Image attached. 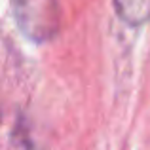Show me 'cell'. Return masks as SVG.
<instances>
[{
  "label": "cell",
  "instance_id": "6da1fadb",
  "mask_svg": "<svg viewBox=\"0 0 150 150\" xmlns=\"http://www.w3.org/2000/svg\"><path fill=\"white\" fill-rule=\"evenodd\" d=\"M17 27L34 42H46L59 29L57 0H11Z\"/></svg>",
  "mask_w": 150,
  "mask_h": 150
},
{
  "label": "cell",
  "instance_id": "7a4b0ae2",
  "mask_svg": "<svg viewBox=\"0 0 150 150\" xmlns=\"http://www.w3.org/2000/svg\"><path fill=\"white\" fill-rule=\"evenodd\" d=\"M114 10L129 25H141L150 19V0H112Z\"/></svg>",
  "mask_w": 150,
  "mask_h": 150
}]
</instances>
